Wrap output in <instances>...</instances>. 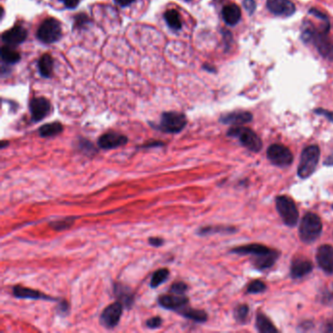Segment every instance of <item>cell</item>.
<instances>
[{"label":"cell","mask_w":333,"mask_h":333,"mask_svg":"<svg viewBox=\"0 0 333 333\" xmlns=\"http://www.w3.org/2000/svg\"><path fill=\"white\" fill-rule=\"evenodd\" d=\"M302 39L313 43L323 58L333 61V43L327 35V31H320L309 27L303 31Z\"/></svg>","instance_id":"6da1fadb"},{"label":"cell","mask_w":333,"mask_h":333,"mask_svg":"<svg viewBox=\"0 0 333 333\" xmlns=\"http://www.w3.org/2000/svg\"><path fill=\"white\" fill-rule=\"evenodd\" d=\"M322 231L323 223L317 214L310 212L303 217L299 228V235L304 242L309 243L315 241L321 236Z\"/></svg>","instance_id":"7a4b0ae2"},{"label":"cell","mask_w":333,"mask_h":333,"mask_svg":"<svg viewBox=\"0 0 333 333\" xmlns=\"http://www.w3.org/2000/svg\"><path fill=\"white\" fill-rule=\"evenodd\" d=\"M321 156L320 148L316 145L307 147L303 151L298 167V176L303 179L310 177L315 172Z\"/></svg>","instance_id":"3957f363"},{"label":"cell","mask_w":333,"mask_h":333,"mask_svg":"<svg viewBox=\"0 0 333 333\" xmlns=\"http://www.w3.org/2000/svg\"><path fill=\"white\" fill-rule=\"evenodd\" d=\"M187 122V117L184 114L179 112H167L161 115L157 128L164 133L176 134L186 127Z\"/></svg>","instance_id":"277c9868"},{"label":"cell","mask_w":333,"mask_h":333,"mask_svg":"<svg viewBox=\"0 0 333 333\" xmlns=\"http://www.w3.org/2000/svg\"><path fill=\"white\" fill-rule=\"evenodd\" d=\"M228 135L239 138L240 143L252 152H259L262 148V141L259 136L249 128L240 125L233 126L228 131Z\"/></svg>","instance_id":"5b68a950"},{"label":"cell","mask_w":333,"mask_h":333,"mask_svg":"<svg viewBox=\"0 0 333 333\" xmlns=\"http://www.w3.org/2000/svg\"><path fill=\"white\" fill-rule=\"evenodd\" d=\"M276 204L283 223L289 227L295 226L298 222L299 213L295 202L292 198L286 196L278 197L276 199Z\"/></svg>","instance_id":"8992f818"},{"label":"cell","mask_w":333,"mask_h":333,"mask_svg":"<svg viewBox=\"0 0 333 333\" xmlns=\"http://www.w3.org/2000/svg\"><path fill=\"white\" fill-rule=\"evenodd\" d=\"M36 36L40 41L46 44L58 41L62 37L61 24L53 18L44 20L37 30Z\"/></svg>","instance_id":"52a82bcc"},{"label":"cell","mask_w":333,"mask_h":333,"mask_svg":"<svg viewBox=\"0 0 333 333\" xmlns=\"http://www.w3.org/2000/svg\"><path fill=\"white\" fill-rule=\"evenodd\" d=\"M267 157L273 164L281 167H288L293 161L292 151L280 144H274L268 149Z\"/></svg>","instance_id":"ba28073f"},{"label":"cell","mask_w":333,"mask_h":333,"mask_svg":"<svg viewBox=\"0 0 333 333\" xmlns=\"http://www.w3.org/2000/svg\"><path fill=\"white\" fill-rule=\"evenodd\" d=\"M124 306L119 302L113 303L105 308L100 316V323L106 328H115L120 322Z\"/></svg>","instance_id":"9c48e42d"},{"label":"cell","mask_w":333,"mask_h":333,"mask_svg":"<svg viewBox=\"0 0 333 333\" xmlns=\"http://www.w3.org/2000/svg\"><path fill=\"white\" fill-rule=\"evenodd\" d=\"M157 303L160 307L179 312L183 308H185L189 304V298L186 295H180L175 293H169V294H163L160 295L157 299Z\"/></svg>","instance_id":"30bf717a"},{"label":"cell","mask_w":333,"mask_h":333,"mask_svg":"<svg viewBox=\"0 0 333 333\" xmlns=\"http://www.w3.org/2000/svg\"><path fill=\"white\" fill-rule=\"evenodd\" d=\"M30 110L32 120L34 122H37L50 114L51 104L47 99L43 97L33 98L30 103Z\"/></svg>","instance_id":"8fae6325"},{"label":"cell","mask_w":333,"mask_h":333,"mask_svg":"<svg viewBox=\"0 0 333 333\" xmlns=\"http://www.w3.org/2000/svg\"><path fill=\"white\" fill-rule=\"evenodd\" d=\"M128 139L126 136L114 131L107 132L98 139V146L103 150H113L127 144Z\"/></svg>","instance_id":"7c38bea8"},{"label":"cell","mask_w":333,"mask_h":333,"mask_svg":"<svg viewBox=\"0 0 333 333\" xmlns=\"http://www.w3.org/2000/svg\"><path fill=\"white\" fill-rule=\"evenodd\" d=\"M13 295L16 298L19 299H31V300H45V301H55L56 299L53 298L51 296H48L47 294L43 292L32 289V288H28L25 286H14L13 287Z\"/></svg>","instance_id":"4fadbf2b"},{"label":"cell","mask_w":333,"mask_h":333,"mask_svg":"<svg viewBox=\"0 0 333 333\" xmlns=\"http://www.w3.org/2000/svg\"><path fill=\"white\" fill-rule=\"evenodd\" d=\"M267 7L277 16L289 17L295 12V5L289 0H268Z\"/></svg>","instance_id":"5bb4252c"},{"label":"cell","mask_w":333,"mask_h":333,"mask_svg":"<svg viewBox=\"0 0 333 333\" xmlns=\"http://www.w3.org/2000/svg\"><path fill=\"white\" fill-rule=\"evenodd\" d=\"M317 261L323 271L333 274V248L328 244L320 246L317 252Z\"/></svg>","instance_id":"9a60e30c"},{"label":"cell","mask_w":333,"mask_h":333,"mask_svg":"<svg viewBox=\"0 0 333 333\" xmlns=\"http://www.w3.org/2000/svg\"><path fill=\"white\" fill-rule=\"evenodd\" d=\"M28 37V31L21 26H15L2 34V40L8 45H18Z\"/></svg>","instance_id":"2e32d148"},{"label":"cell","mask_w":333,"mask_h":333,"mask_svg":"<svg viewBox=\"0 0 333 333\" xmlns=\"http://www.w3.org/2000/svg\"><path fill=\"white\" fill-rule=\"evenodd\" d=\"M114 293L117 301L121 303L125 308L130 309L134 303V294L132 290L122 283H115Z\"/></svg>","instance_id":"e0dca14e"},{"label":"cell","mask_w":333,"mask_h":333,"mask_svg":"<svg viewBox=\"0 0 333 333\" xmlns=\"http://www.w3.org/2000/svg\"><path fill=\"white\" fill-rule=\"evenodd\" d=\"M313 270L312 263L304 258H296L292 261L290 274L293 279H300L307 276Z\"/></svg>","instance_id":"ac0fdd59"},{"label":"cell","mask_w":333,"mask_h":333,"mask_svg":"<svg viewBox=\"0 0 333 333\" xmlns=\"http://www.w3.org/2000/svg\"><path fill=\"white\" fill-rule=\"evenodd\" d=\"M252 120V115L248 112H235L227 115H222L220 118V121L225 124L239 125L247 123Z\"/></svg>","instance_id":"d6986e66"},{"label":"cell","mask_w":333,"mask_h":333,"mask_svg":"<svg viewBox=\"0 0 333 333\" xmlns=\"http://www.w3.org/2000/svg\"><path fill=\"white\" fill-rule=\"evenodd\" d=\"M279 257V253L276 250L270 249L261 255L255 256L254 265L259 270L269 269L276 263Z\"/></svg>","instance_id":"ffe728a7"},{"label":"cell","mask_w":333,"mask_h":333,"mask_svg":"<svg viewBox=\"0 0 333 333\" xmlns=\"http://www.w3.org/2000/svg\"><path fill=\"white\" fill-rule=\"evenodd\" d=\"M222 16L226 24L230 26H235L240 21L241 10L237 4H229L223 8Z\"/></svg>","instance_id":"44dd1931"},{"label":"cell","mask_w":333,"mask_h":333,"mask_svg":"<svg viewBox=\"0 0 333 333\" xmlns=\"http://www.w3.org/2000/svg\"><path fill=\"white\" fill-rule=\"evenodd\" d=\"M179 314L186 318L188 320H191L195 323H205L207 321V314L204 312L203 310H198V309H193L186 306L183 308L181 311H179Z\"/></svg>","instance_id":"7402d4cb"},{"label":"cell","mask_w":333,"mask_h":333,"mask_svg":"<svg viewBox=\"0 0 333 333\" xmlns=\"http://www.w3.org/2000/svg\"><path fill=\"white\" fill-rule=\"evenodd\" d=\"M269 248L265 245L262 244H247V245H243V246H240V247H236L232 250L233 253H237V254H240V255H246V254H250L253 256H258L261 255L267 251H269Z\"/></svg>","instance_id":"603a6c76"},{"label":"cell","mask_w":333,"mask_h":333,"mask_svg":"<svg viewBox=\"0 0 333 333\" xmlns=\"http://www.w3.org/2000/svg\"><path fill=\"white\" fill-rule=\"evenodd\" d=\"M54 68V61L50 54H44L38 61V70L43 77H51Z\"/></svg>","instance_id":"cb8c5ba5"},{"label":"cell","mask_w":333,"mask_h":333,"mask_svg":"<svg viewBox=\"0 0 333 333\" xmlns=\"http://www.w3.org/2000/svg\"><path fill=\"white\" fill-rule=\"evenodd\" d=\"M63 132V125L60 122H51L42 125L38 130V133L42 138H50L59 135Z\"/></svg>","instance_id":"d4e9b609"},{"label":"cell","mask_w":333,"mask_h":333,"mask_svg":"<svg viewBox=\"0 0 333 333\" xmlns=\"http://www.w3.org/2000/svg\"><path fill=\"white\" fill-rule=\"evenodd\" d=\"M164 20L170 29H172L174 31H180L182 29L181 16L177 11L174 10V9L167 10L164 13Z\"/></svg>","instance_id":"484cf974"},{"label":"cell","mask_w":333,"mask_h":333,"mask_svg":"<svg viewBox=\"0 0 333 333\" xmlns=\"http://www.w3.org/2000/svg\"><path fill=\"white\" fill-rule=\"evenodd\" d=\"M256 326L260 332L271 333L278 332V329L274 326L271 321L264 315L258 314L256 318Z\"/></svg>","instance_id":"4316f807"},{"label":"cell","mask_w":333,"mask_h":333,"mask_svg":"<svg viewBox=\"0 0 333 333\" xmlns=\"http://www.w3.org/2000/svg\"><path fill=\"white\" fill-rule=\"evenodd\" d=\"M1 58L2 61L5 64H17L21 60V56L19 52H17L15 49L11 48L9 45L3 46L1 48Z\"/></svg>","instance_id":"83f0119b"},{"label":"cell","mask_w":333,"mask_h":333,"mask_svg":"<svg viewBox=\"0 0 333 333\" xmlns=\"http://www.w3.org/2000/svg\"><path fill=\"white\" fill-rule=\"evenodd\" d=\"M169 275H170V273H169L168 269H167V268L158 269L157 271L155 272L153 274L152 279H151V281H150V286L152 288L158 287L160 284H162L164 281H167Z\"/></svg>","instance_id":"f1b7e54d"},{"label":"cell","mask_w":333,"mask_h":333,"mask_svg":"<svg viewBox=\"0 0 333 333\" xmlns=\"http://www.w3.org/2000/svg\"><path fill=\"white\" fill-rule=\"evenodd\" d=\"M77 217H67V218L58 220V221H54L50 223V227L57 232L70 229L73 226L74 220Z\"/></svg>","instance_id":"f546056e"},{"label":"cell","mask_w":333,"mask_h":333,"mask_svg":"<svg viewBox=\"0 0 333 333\" xmlns=\"http://www.w3.org/2000/svg\"><path fill=\"white\" fill-rule=\"evenodd\" d=\"M78 149H79V151L84 153V155H87V156H93L95 155V153H97V150L94 147L93 144L90 141L85 140V139L79 140Z\"/></svg>","instance_id":"4dcf8cb0"},{"label":"cell","mask_w":333,"mask_h":333,"mask_svg":"<svg viewBox=\"0 0 333 333\" xmlns=\"http://www.w3.org/2000/svg\"><path fill=\"white\" fill-rule=\"evenodd\" d=\"M266 290V284L261 281H252L247 287V292L248 293H261Z\"/></svg>","instance_id":"1f68e13d"},{"label":"cell","mask_w":333,"mask_h":333,"mask_svg":"<svg viewBox=\"0 0 333 333\" xmlns=\"http://www.w3.org/2000/svg\"><path fill=\"white\" fill-rule=\"evenodd\" d=\"M248 307L246 305H240L235 310V318L239 322H244L248 315Z\"/></svg>","instance_id":"d6a6232c"},{"label":"cell","mask_w":333,"mask_h":333,"mask_svg":"<svg viewBox=\"0 0 333 333\" xmlns=\"http://www.w3.org/2000/svg\"><path fill=\"white\" fill-rule=\"evenodd\" d=\"M188 290V285L183 282V281H177V282H174L169 292L171 293H175V294H180V295H185V293L187 292Z\"/></svg>","instance_id":"836d02e7"},{"label":"cell","mask_w":333,"mask_h":333,"mask_svg":"<svg viewBox=\"0 0 333 333\" xmlns=\"http://www.w3.org/2000/svg\"><path fill=\"white\" fill-rule=\"evenodd\" d=\"M161 324H162V320L160 317H153L146 322L147 327H149L151 329L158 328L161 326Z\"/></svg>","instance_id":"e575fe53"},{"label":"cell","mask_w":333,"mask_h":333,"mask_svg":"<svg viewBox=\"0 0 333 333\" xmlns=\"http://www.w3.org/2000/svg\"><path fill=\"white\" fill-rule=\"evenodd\" d=\"M69 310H70V305H69V303L65 301V300L59 303L58 306H57V309H56L57 314L60 315V316H62V317L68 315L69 314Z\"/></svg>","instance_id":"d590c367"},{"label":"cell","mask_w":333,"mask_h":333,"mask_svg":"<svg viewBox=\"0 0 333 333\" xmlns=\"http://www.w3.org/2000/svg\"><path fill=\"white\" fill-rule=\"evenodd\" d=\"M88 23V18L86 15L84 14H79L77 16H75V25L78 29H81V28H85L86 25Z\"/></svg>","instance_id":"8d00e7d4"},{"label":"cell","mask_w":333,"mask_h":333,"mask_svg":"<svg viewBox=\"0 0 333 333\" xmlns=\"http://www.w3.org/2000/svg\"><path fill=\"white\" fill-rule=\"evenodd\" d=\"M243 6L246 10L248 11L249 14H252L255 9H256V3L254 0H244L243 1Z\"/></svg>","instance_id":"74e56055"},{"label":"cell","mask_w":333,"mask_h":333,"mask_svg":"<svg viewBox=\"0 0 333 333\" xmlns=\"http://www.w3.org/2000/svg\"><path fill=\"white\" fill-rule=\"evenodd\" d=\"M315 113L318 114V115L325 116L328 120H330V121H332L333 122V112H329V111L323 110V109H317V110H315Z\"/></svg>","instance_id":"f35d334b"},{"label":"cell","mask_w":333,"mask_h":333,"mask_svg":"<svg viewBox=\"0 0 333 333\" xmlns=\"http://www.w3.org/2000/svg\"><path fill=\"white\" fill-rule=\"evenodd\" d=\"M149 243L154 246V247H159L164 243V240H162L161 238H150L149 239Z\"/></svg>","instance_id":"ab89813d"},{"label":"cell","mask_w":333,"mask_h":333,"mask_svg":"<svg viewBox=\"0 0 333 333\" xmlns=\"http://www.w3.org/2000/svg\"><path fill=\"white\" fill-rule=\"evenodd\" d=\"M60 1H62L64 5L70 9H74L79 4V0H60Z\"/></svg>","instance_id":"60d3db41"},{"label":"cell","mask_w":333,"mask_h":333,"mask_svg":"<svg viewBox=\"0 0 333 333\" xmlns=\"http://www.w3.org/2000/svg\"><path fill=\"white\" fill-rule=\"evenodd\" d=\"M310 14L315 15L316 17H318L319 19L323 20V22H328V20H327V17H326V16H325L323 13H322L321 11H319L318 9H316V8H312V9L310 10Z\"/></svg>","instance_id":"b9f144b4"},{"label":"cell","mask_w":333,"mask_h":333,"mask_svg":"<svg viewBox=\"0 0 333 333\" xmlns=\"http://www.w3.org/2000/svg\"><path fill=\"white\" fill-rule=\"evenodd\" d=\"M136 0H115V2L117 4H119L120 6L122 7H126V6H129L130 4H132L133 2H135Z\"/></svg>","instance_id":"7bdbcfd3"},{"label":"cell","mask_w":333,"mask_h":333,"mask_svg":"<svg viewBox=\"0 0 333 333\" xmlns=\"http://www.w3.org/2000/svg\"><path fill=\"white\" fill-rule=\"evenodd\" d=\"M163 143L161 142H154V143H148L146 145H142L141 148H145V149H149V148H156V147H162Z\"/></svg>","instance_id":"ee69618b"},{"label":"cell","mask_w":333,"mask_h":333,"mask_svg":"<svg viewBox=\"0 0 333 333\" xmlns=\"http://www.w3.org/2000/svg\"><path fill=\"white\" fill-rule=\"evenodd\" d=\"M327 331H333V321L327 325Z\"/></svg>","instance_id":"f6af8a7d"},{"label":"cell","mask_w":333,"mask_h":333,"mask_svg":"<svg viewBox=\"0 0 333 333\" xmlns=\"http://www.w3.org/2000/svg\"><path fill=\"white\" fill-rule=\"evenodd\" d=\"M204 69H205V70H207V71H212V72H215V69H213V68H210V67H209V66H204Z\"/></svg>","instance_id":"bcb514c9"},{"label":"cell","mask_w":333,"mask_h":333,"mask_svg":"<svg viewBox=\"0 0 333 333\" xmlns=\"http://www.w3.org/2000/svg\"><path fill=\"white\" fill-rule=\"evenodd\" d=\"M185 2H189V1H191V0H184Z\"/></svg>","instance_id":"7dc6e473"},{"label":"cell","mask_w":333,"mask_h":333,"mask_svg":"<svg viewBox=\"0 0 333 333\" xmlns=\"http://www.w3.org/2000/svg\"><path fill=\"white\" fill-rule=\"evenodd\" d=\"M332 209H333V205H332Z\"/></svg>","instance_id":"c3c4849f"}]
</instances>
